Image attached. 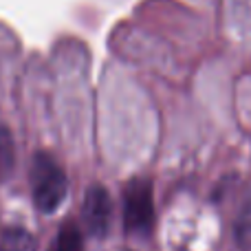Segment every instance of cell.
<instances>
[{"label":"cell","instance_id":"52a82bcc","mask_svg":"<svg viewBox=\"0 0 251 251\" xmlns=\"http://www.w3.org/2000/svg\"><path fill=\"white\" fill-rule=\"evenodd\" d=\"M238 236H240V240H251V203L247 205V209L243 212V216H240Z\"/></svg>","mask_w":251,"mask_h":251},{"label":"cell","instance_id":"5b68a950","mask_svg":"<svg viewBox=\"0 0 251 251\" xmlns=\"http://www.w3.org/2000/svg\"><path fill=\"white\" fill-rule=\"evenodd\" d=\"M0 251H33V240L22 229H0Z\"/></svg>","mask_w":251,"mask_h":251},{"label":"cell","instance_id":"277c9868","mask_svg":"<svg viewBox=\"0 0 251 251\" xmlns=\"http://www.w3.org/2000/svg\"><path fill=\"white\" fill-rule=\"evenodd\" d=\"M49 251H84V238L79 227L75 223L62 225V229L55 236V243L51 245Z\"/></svg>","mask_w":251,"mask_h":251},{"label":"cell","instance_id":"3957f363","mask_svg":"<svg viewBox=\"0 0 251 251\" xmlns=\"http://www.w3.org/2000/svg\"><path fill=\"white\" fill-rule=\"evenodd\" d=\"M82 216H84V227H86V231L91 236L104 238L108 234L110 223H113V199H110L106 187L101 185L88 187L82 205Z\"/></svg>","mask_w":251,"mask_h":251},{"label":"cell","instance_id":"8992f818","mask_svg":"<svg viewBox=\"0 0 251 251\" xmlns=\"http://www.w3.org/2000/svg\"><path fill=\"white\" fill-rule=\"evenodd\" d=\"M13 163H16V154H13V139L4 126H0V178H4L11 172Z\"/></svg>","mask_w":251,"mask_h":251},{"label":"cell","instance_id":"7a4b0ae2","mask_svg":"<svg viewBox=\"0 0 251 251\" xmlns=\"http://www.w3.org/2000/svg\"><path fill=\"white\" fill-rule=\"evenodd\" d=\"M154 227V201L148 178H132L124 190V229L132 236H150Z\"/></svg>","mask_w":251,"mask_h":251},{"label":"cell","instance_id":"6da1fadb","mask_svg":"<svg viewBox=\"0 0 251 251\" xmlns=\"http://www.w3.org/2000/svg\"><path fill=\"white\" fill-rule=\"evenodd\" d=\"M31 194L40 212L53 214L60 209L69 194V178L55 159L47 152H38L31 163Z\"/></svg>","mask_w":251,"mask_h":251}]
</instances>
